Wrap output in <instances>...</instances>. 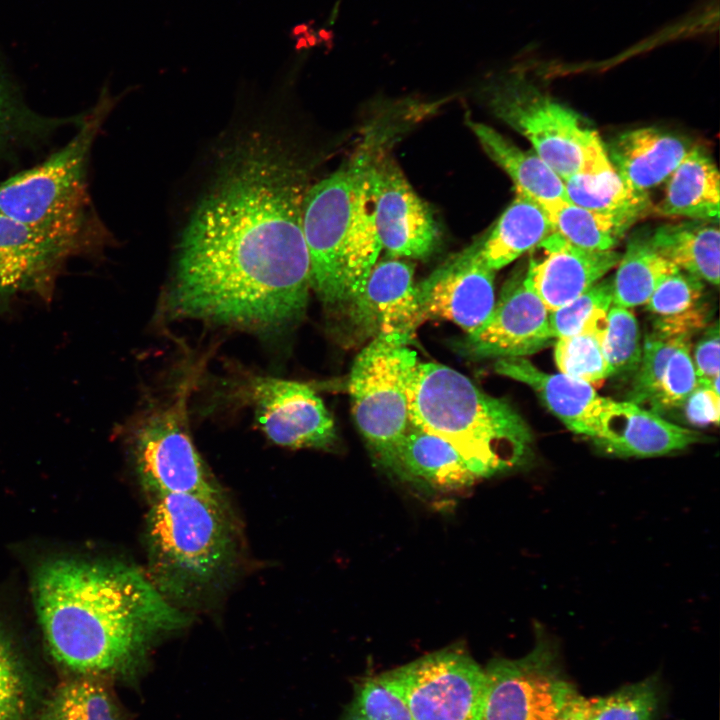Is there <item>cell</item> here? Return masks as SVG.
Here are the masks:
<instances>
[{
	"label": "cell",
	"mask_w": 720,
	"mask_h": 720,
	"mask_svg": "<svg viewBox=\"0 0 720 720\" xmlns=\"http://www.w3.org/2000/svg\"><path fill=\"white\" fill-rule=\"evenodd\" d=\"M38 720H120V716L104 686L78 679L55 691Z\"/></svg>",
	"instance_id": "cell-32"
},
{
	"label": "cell",
	"mask_w": 720,
	"mask_h": 720,
	"mask_svg": "<svg viewBox=\"0 0 720 720\" xmlns=\"http://www.w3.org/2000/svg\"><path fill=\"white\" fill-rule=\"evenodd\" d=\"M469 127L487 155L511 178L517 193L537 202L569 201L563 180L534 150L519 148L486 124L471 121Z\"/></svg>",
	"instance_id": "cell-26"
},
{
	"label": "cell",
	"mask_w": 720,
	"mask_h": 720,
	"mask_svg": "<svg viewBox=\"0 0 720 720\" xmlns=\"http://www.w3.org/2000/svg\"><path fill=\"white\" fill-rule=\"evenodd\" d=\"M690 338L680 341L672 353L660 386L648 410L657 414L683 406L698 385Z\"/></svg>",
	"instance_id": "cell-39"
},
{
	"label": "cell",
	"mask_w": 720,
	"mask_h": 720,
	"mask_svg": "<svg viewBox=\"0 0 720 720\" xmlns=\"http://www.w3.org/2000/svg\"><path fill=\"white\" fill-rule=\"evenodd\" d=\"M552 232L541 205L516 192L494 227L480 239V254L485 264L496 272L535 248Z\"/></svg>",
	"instance_id": "cell-24"
},
{
	"label": "cell",
	"mask_w": 720,
	"mask_h": 720,
	"mask_svg": "<svg viewBox=\"0 0 720 720\" xmlns=\"http://www.w3.org/2000/svg\"><path fill=\"white\" fill-rule=\"evenodd\" d=\"M613 304V281L601 279L569 303L549 313L554 339L586 331L604 332Z\"/></svg>",
	"instance_id": "cell-33"
},
{
	"label": "cell",
	"mask_w": 720,
	"mask_h": 720,
	"mask_svg": "<svg viewBox=\"0 0 720 720\" xmlns=\"http://www.w3.org/2000/svg\"><path fill=\"white\" fill-rule=\"evenodd\" d=\"M563 182L570 202L629 228L652 208L648 193L625 184L611 162L594 171L574 174Z\"/></svg>",
	"instance_id": "cell-27"
},
{
	"label": "cell",
	"mask_w": 720,
	"mask_h": 720,
	"mask_svg": "<svg viewBox=\"0 0 720 720\" xmlns=\"http://www.w3.org/2000/svg\"><path fill=\"white\" fill-rule=\"evenodd\" d=\"M494 278L495 271L483 261L477 240L416 284L421 322L442 319L466 333L474 331L495 306Z\"/></svg>",
	"instance_id": "cell-15"
},
{
	"label": "cell",
	"mask_w": 720,
	"mask_h": 720,
	"mask_svg": "<svg viewBox=\"0 0 720 720\" xmlns=\"http://www.w3.org/2000/svg\"><path fill=\"white\" fill-rule=\"evenodd\" d=\"M555 720H592L590 698L575 692L566 701Z\"/></svg>",
	"instance_id": "cell-44"
},
{
	"label": "cell",
	"mask_w": 720,
	"mask_h": 720,
	"mask_svg": "<svg viewBox=\"0 0 720 720\" xmlns=\"http://www.w3.org/2000/svg\"><path fill=\"white\" fill-rule=\"evenodd\" d=\"M603 334L586 331L557 338L554 359L559 372L590 384L611 376L602 348Z\"/></svg>",
	"instance_id": "cell-34"
},
{
	"label": "cell",
	"mask_w": 720,
	"mask_h": 720,
	"mask_svg": "<svg viewBox=\"0 0 720 720\" xmlns=\"http://www.w3.org/2000/svg\"><path fill=\"white\" fill-rule=\"evenodd\" d=\"M85 256L76 245L0 214V313L16 300H48L68 261Z\"/></svg>",
	"instance_id": "cell-16"
},
{
	"label": "cell",
	"mask_w": 720,
	"mask_h": 720,
	"mask_svg": "<svg viewBox=\"0 0 720 720\" xmlns=\"http://www.w3.org/2000/svg\"><path fill=\"white\" fill-rule=\"evenodd\" d=\"M26 699L19 667L0 638V720H23Z\"/></svg>",
	"instance_id": "cell-41"
},
{
	"label": "cell",
	"mask_w": 720,
	"mask_h": 720,
	"mask_svg": "<svg viewBox=\"0 0 720 720\" xmlns=\"http://www.w3.org/2000/svg\"><path fill=\"white\" fill-rule=\"evenodd\" d=\"M494 368L529 386L571 432L591 440L597 436L612 399L599 395L592 384L544 372L526 357L497 359Z\"/></svg>",
	"instance_id": "cell-18"
},
{
	"label": "cell",
	"mask_w": 720,
	"mask_h": 720,
	"mask_svg": "<svg viewBox=\"0 0 720 720\" xmlns=\"http://www.w3.org/2000/svg\"><path fill=\"white\" fill-rule=\"evenodd\" d=\"M549 313L526 274H517L503 287L499 299L477 329L466 333L463 352L474 359L527 357L554 339Z\"/></svg>",
	"instance_id": "cell-14"
},
{
	"label": "cell",
	"mask_w": 720,
	"mask_h": 720,
	"mask_svg": "<svg viewBox=\"0 0 720 720\" xmlns=\"http://www.w3.org/2000/svg\"><path fill=\"white\" fill-rule=\"evenodd\" d=\"M677 270L654 248L650 233L633 235L612 280L613 304L629 309L645 305L660 282Z\"/></svg>",
	"instance_id": "cell-28"
},
{
	"label": "cell",
	"mask_w": 720,
	"mask_h": 720,
	"mask_svg": "<svg viewBox=\"0 0 720 720\" xmlns=\"http://www.w3.org/2000/svg\"><path fill=\"white\" fill-rule=\"evenodd\" d=\"M590 701L592 720H653L659 696L656 681L649 678Z\"/></svg>",
	"instance_id": "cell-37"
},
{
	"label": "cell",
	"mask_w": 720,
	"mask_h": 720,
	"mask_svg": "<svg viewBox=\"0 0 720 720\" xmlns=\"http://www.w3.org/2000/svg\"><path fill=\"white\" fill-rule=\"evenodd\" d=\"M687 335L676 336L652 329L642 344L639 366L633 374L628 400L648 409L660 386L668 362L677 345Z\"/></svg>",
	"instance_id": "cell-36"
},
{
	"label": "cell",
	"mask_w": 720,
	"mask_h": 720,
	"mask_svg": "<svg viewBox=\"0 0 720 720\" xmlns=\"http://www.w3.org/2000/svg\"><path fill=\"white\" fill-rule=\"evenodd\" d=\"M702 291L703 281L679 269L660 282L645 305L659 317L671 316L697 306Z\"/></svg>",
	"instance_id": "cell-40"
},
{
	"label": "cell",
	"mask_w": 720,
	"mask_h": 720,
	"mask_svg": "<svg viewBox=\"0 0 720 720\" xmlns=\"http://www.w3.org/2000/svg\"><path fill=\"white\" fill-rule=\"evenodd\" d=\"M719 338V327L716 322L698 341L692 356L698 380H712L719 376Z\"/></svg>",
	"instance_id": "cell-43"
},
{
	"label": "cell",
	"mask_w": 720,
	"mask_h": 720,
	"mask_svg": "<svg viewBox=\"0 0 720 720\" xmlns=\"http://www.w3.org/2000/svg\"><path fill=\"white\" fill-rule=\"evenodd\" d=\"M377 149L376 147L361 181L356 214L345 254V289L349 307L361 294L382 249L375 225L371 182L372 162Z\"/></svg>",
	"instance_id": "cell-29"
},
{
	"label": "cell",
	"mask_w": 720,
	"mask_h": 720,
	"mask_svg": "<svg viewBox=\"0 0 720 720\" xmlns=\"http://www.w3.org/2000/svg\"><path fill=\"white\" fill-rule=\"evenodd\" d=\"M706 437L673 424L627 400H612L597 436L601 451L619 457H657L704 442Z\"/></svg>",
	"instance_id": "cell-20"
},
{
	"label": "cell",
	"mask_w": 720,
	"mask_h": 720,
	"mask_svg": "<svg viewBox=\"0 0 720 720\" xmlns=\"http://www.w3.org/2000/svg\"><path fill=\"white\" fill-rule=\"evenodd\" d=\"M694 145L682 136L646 127L617 136L606 152L624 183L647 193L669 178Z\"/></svg>",
	"instance_id": "cell-21"
},
{
	"label": "cell",
	"mask_w": 720,
	"mask_h": 720,
	"mask_svg": "<svg viewBox=\"0 0 720 720\" xmlns=\"http://www.w3.org/2000/svg\"><path fill=\"white\" fill-rule=\"evenodd\" d=\"M376 144L368 140L338 170L308 187L302 229L309 257L310 287L327 309L347 306L345 254L361 181Z\"/></svg>",
	"instance_id": "cell-9"
},
{
	"label": "cell",
	"mask_w": 720,
	"mask_h": 720,
	"mask_svg": "<svg viewBox=\"0 0 720 720\" xmlns=\"http://www.w3.org/2000/svg\"><path fill=\"white\" fill-rule=\"evenodd\" d=\"M79 118H49L33 111L0 68V158L34 144L62 125L76 123Z\"/></svg>",
	"instance_id": "cell-31"
},
{
	"label": "cell",
	"mask_w": 720,
	"mask_h": 720,
	"mask_svg": "<svg viewBox=\"0 0 720 720\" xmlns=\"http://www.w3.org/2000/svg\"><path fill=\"white\" fill-rule=\"evenodd\" d=\"M32 593L50 654L80 674L127 668L187 622L149 576L121 562L49 560L35 572Z\"/></svg>",
	"instance_id": "cell-2"
},
{
	"label": "cell",
	"mask_w": 720,
	"mask_h": 720,
	"mask_svg": "<svg viewBox=\"0 0 720 720\" xmlns=\"http://www.w3.org/2000/svg\"><path fill=\"white\" fill-rule=\"evenodd\" d=\"M382 676L414 720H483L487 674L463 649H442Z\"/></svg>",
	"instance_id": "cell-10"
},
{
	"label": "cell",
	"mask_w": 720,
	"mask_h": 720,
	"mask_svg": "<svg viewBox=\"0 0 720 720\" xmlns=\"http://www.w3.org/2000/svg\"><path fill=\"white\" fill-rule=\"evenodd\" d=\"M408 401L410 425L448 441L481 478L518 468L531 456L533 437L522 416L449 366L419 361Z\"/></svg>",
	"instance_id": "cell-3"
},
{
	"label": "cell",
	"mask_w": 720,
	"mask_h": 720,
	"mask_svg": "<svg viewBox=\"0 0 720 720\" xmlns=\"http://www.w3.org/2000/svg\"><path fill=\"white\" fill-rule=\"evenodd\" d=\"M489 104L499 119L529 140L562 180L610 162L597 132L578 113L520 74L494 84Z\"/></svg>",
	"instance_id": "cell-8"
},
{
	"label": "cell",
	"mask_w": 720,
	"mask_h": 720,
	"mask_svg": "<svg viewBox=\"0 0 720 720\" xmlns=\"http://www.w3.org/2000/svg\"><path fill=\"white\" fill-rule=\"evenodd\" d=\"M371 182L377 233L389 257L426 259L440 242L429 206L414 191L395 161L378 148Z\"/></svg>",
	"instance_id": "cell-12"
},
{
	"label": "cell",
	"mask_w": 720,
	"mask_h": 720,
	"mask_svg": "<svg viewBox=\"0 0 720 720\" xmlns=\"http://www.w3.org/2000/svg\"><path fill=\"white\" fill-rule=\"evenodd\" d=\"M259 425L273 443L289 448L331 447L336 441L333 418L308 384L253 376L244 386Z\"/></svg>",
	"instance_id": "cell-13"
},
{
	"label": "cell",
	"mask_w": 720,
	"mask_h": 720,
	"mask_svg": "<svg viewBox=\"0 0 720 720\" xmlns=\"http://www.w3.org/2000/svg\"><path fill=\"white\" fill-rule=\"evenodd\" d=\"M413 338L375 335L356 356L348 379L357 427L376 462L389 472L410 426L408 387L419 362L410 346Z\"/></svg>",
	"instance_id": "cell-7"
},
{
	"label": "cell",
	"mask_w": 720,
	"mask_h": 720,
	"mask_svg": "<svg viewBox=\"0 0 720 720\" xmlns=\"http://www.w3.org/2000/svg\"><path fill=\"white\" fill-rule=\"evenodd\" d=\"M485 671L488 691L483 720H555L577 692L561 670L552 642L539 630L527 655L496 658Z\"/></svg>",
	"instance_id": "cell-11"
},
{
	"label": "cell",
	"mask_w": 720,
	"mask_h": 720,
	"mask_svg": "<svg viewBox=\"0 0 720 720\" xmlns=\"http://www.w3.org/2000/svg\"><path fill=\"white\" fill-rule=\"evenodd\" d=\"M345 720H414L405 700L380 674L356 688Z\"/></svg>",
	"instance_id": "cell-38"
},
{
	"label": "cell",
	"mask_w": 720,
	"mask_h": 720,
	"mask_svg": "<svg viewBox=\"0 0 720 720\" xmlns=\"http://www.w3.org/2000/svg\"><path fill=\"white\" fill-rule=\"evenodd\" d=\"M195 376L193 371L187 374L132 423L130 441L136 472L152 500L170 494H194L224 503L189 431L187 403Z\"/></svg>",
	"instance_id": "cell-6"
},
{
	"label": "cell",
	"mask_w": 720,
	"mask_h": 720,
	"mask_svg": "<svg viewBox=\"0 0 720 720\" xmlns=\"http://www.w3.org/2000/svg\"><path fill=\"white\" fill-rule=\"evenodd\" d=\"M657 215L719 222V172L710 154L694 145L667 179Z\"/></svg>",
	"instance_id": "cell-23"
},
{
	"label": "cell",
	"mask_w": 720,
	"mask_h": 720,
	"mask_svg": "<svg viewBox=\"0 0 720 720\" xmlns=\"http://www.w3.org/2000/svg\"><path fill=\"white\" fill-rule=\"evenodd\" d=\"M115 101L103 93L72 138L39 164L0 183V214L79 247L101 252L112 237L93 206L88 183L94 141Z\"/></svg>",
	"instance_id": "cell-4"
},
{
	"label": "cell",
	"mask_w": 720,
	"mask_h": 720,
	"mask_svg": "<svg viewBox=\"0 0 720 720\" xmlns=\"http://www.w3.org/2000/svg\"><path fill=\"white\" fill-rule=\"evenodd\" d=\"M230 152L182 232L166 305L176 318L278 332L301 320L311 289L305 171L264 135Z\"/></svg>",
	"instance_id": "cell-1"
},
{
	"label": "cell",
	"mask_w": 720,
	"mask_h": 720,
	"mask_svg": "<svg viewBox=\"0 0 720 720\" xmlns=\"http://www.w3.org/2000/svg\"><path fill=\"white\" fill-rule=\"evenodd\" d=\"M541 257H532L526 274L533 289L551 312L578 297L614 268L616 251L582 249L558 233H550L537 246Z\"/></svg>",
	"instance_id": "cell-17"
},
{
	"label": "cell",
	"mask_w": 720,
	"mask_h": 720,
	"mask_svg": "<svg viewBox=\"0 0 720 720\" xmlns=\"http://www.w3.org/2000/svg\"><path fill=\"white\" fill-rule=\"evenodd\" d=\"M661 256L678 269L708 282L719 283L720 232L718 222L690 220L664 224L650 233Z\"/></svg>",
	"instance_id": "cell-25"
},
{
	"label": "cell",
	"mask_w": 720,
	"mask_h": 720,
	"mask_svg": "<svg viewBox=\"0 0 720 720\" xmlns=\"http://www.w3.org/2000/svg\"><path fill=\"white\" fill-rule=\"evenodd\" d=\"M538 203L545 211L553 231L582 249L612 250L629 229L617 220L570 201L555 200Z\"/></svg>",
	"instance_id": "cell-30"
},
{
	"label": "cell",
	"mask_w": 720,
	"mask_h": 720,
	"mask_svg": "<svg viewBox=\"0 0 720 720\" xmlns=\"http://www.w3.org/2000/svg\"><path fill=\"white\" fill-rule=\"evenodd\" d=\"M602 348L611 376L634 374L641 355L642 344L637 319L629 308L612 304L606 319Z\"/></svg>",
	"instance_id": "cell-35"
},
{
	"label": "cell",
	"mask_w": 720,
	"mask_h": 720,
	"mask_svg": "<svg viewBox=\"0 0 720 720\" xmlns=\"http://www.w3.org/2000/svg\"><path fill=\"white\" fill-rule=\"evenodd\" d=\"M149 578L167 598L188 599L212 588L235 556L224 503L194 494L152 500L146 522Z\"/></svg>",
	"instance_id": "cell-5"
},
{
	"label": "cell",
	"mask_w": 720,
	"mask_h": 720,
	"mask_svg": "<svg viewBox=\"0 0 720 720\" xmlns=\"http://www.w3.org/2000/svg\"><path fill=\"white\" fill-rule=\"evenodd\" d=\"M350 308L357 324L374 336L401 333L414 337L422 322L413 265L393 257L376 262Z\"/></svg>",
	"instance_id": "cell-19"
},
{
	"label": "cell",
	"mask_w": 720,
	"mask_h": 720,
	"mask_svg": "<svg viewBox=\"0 0 720 720\" xmlns=\"http://www.w3.org/2000/svg\"><path fill=\"white\" fill-rule=\"evenodd\" d=\"M687 419L695 425L719 423L720 395L719 376L712 380H698L697 387L685 403Z\"/></svg>",
	"instance_id": "cell-42"
},
{
	"label": "cell",
	"mask_w": 720,
	"mask_h": 720,
	"mask_svg": "<svg viewBox=\"0 0 720 720\" xmlns=\"http://www.w3.org/2000/svg\"><path fill=\"white\" fill-rule=\"evenodd\" d=\"M390 472L401 480L440 490L467 488L481 479L452 444L411 425L396 450Z\"/></svg>",
	"instance_id": "cell-22"
}]
</instances>
